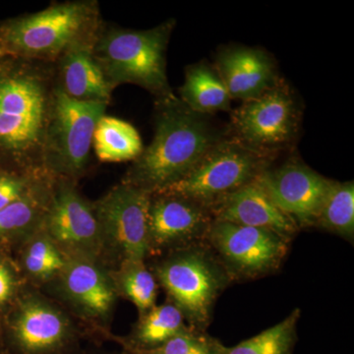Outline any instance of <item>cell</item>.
<instances>
[{
  "instance_id": "9",
  "label": "cell",
  "mask_w": 354,
  "mask_h": 354,
  "mask_svg": "<svg viewBox=\"0 0 354 354\" xmlns=\"http://www.w3.org/2000/svg\"><path fill=\"white\" fill-rule=\"evenodd\" d=\"M80 335L64 310L36 291L21 293L2 334L10 354H77Z\"/></svg>"
},
{
  "instance_id": "24",
  "label": "cell",
  "mask_w": 354,
  "mask_h": 354,
  "mask_svg": "<svg viewBox=\"0 0 354 354\" xmlns=\"http://www.w3.org/2000/svg\"><path fill=\"white\" fill-rule=\"evenodd\" d=\"M22 251V266L32 281L50 283L66 265V255L55 243L43 227L28 236Z\"/></svg>"
},
{
  "instance_id": "1",
  "label": "cell",
  "mask_w": 354,
  "mask_h": 354,
  "mask_svg": "<svg viewBox=\"0 0 354 354\" xmlns=\"http://www.w3.org/2000/svg\"><path fill=\"white\" fill-rule=\"evenodd\" d=\"M55 88V64L10 57L0 62V160L15 171L46 174L44 139Z\"/></svg>"
},
{
  "instance_id": "26",
  "label": "cell",
  "mask_w": 354,
  "mask_h": 354,
  "mask_svg": "<svg viewBox=\"0 0 354 354\" xmlns=\"http://www.w3.org/2000/svg\"><path fill=\"white\" fill-rule=\"evenodd\" d=\"M120 295L138 309L139 316L152 309L158 297V281L145 262L121 263L120 269L113 274Z\"/></svg>"
},
{
  "instance_id": "25",
  "label": "cell",
  "mask_w": 354,
  "mask_h": 354,
  "mask_svg": "<svg viewBox=\"0 0 354 354\" xmlns=\"http://www.w3.org/2000/svg\"><path fill=\"white\" fill-rule=\"evenodd\" d=\"M300 316V309H295L281 322L232 348L225 346L221 354H295Z\"/></svg>"
},
{
  "instance_id": "20",
  "label": "cell",
  "mask_w": 354,
  "mask_h": 354,
  "mask_svg": "<svg viewBox=\"0 0 354 354\" xmlns=\"http://www.w3.org/2000/svg\"><path fill=\"white\" fill-rule=\"evenodd\" d=\"M179 99L193 111L211 114L230 111L232 97L213 64L199 62L186 67Z\"/></svg>"
},
{
  "instance_id": "11",
  "label": "cell",
  "mask_w": 354,
  "mask_h": 354,
  "mask_svg": "<svg viewBox=\"0 0 354 354\" xmlns=\"http://www.w3.org/2000/svg\"><path fill=\"white\" fill-rule=\"evenodd\" d=\"M150 193L120 183L92 203L106 253L121 263L145 262Z\"/></svg>"
},
{
  "instance_id": "6",
  "label": "cell",
  "mask_w": 354,
  "mask_h": 354,
  "mask_svg": "<svg viewBox=\"0 0 354 354\" xmlns=\"http://www.w3.org/2000/svg\"><path fill=\"white\" fill-rule=\"evenodd\" d=\"M104 102H78L60 90L57 83L44 139L43 169L55 179L77 181L91 162L93 136L106 114Z\"/></svg>"
},
{
  "instance_id": "12",
  "label": "cell",
  "mask_w": 354,
  "mask_h": 354,
  "mask_svg": "<svg viewBox=\"0 0 354 354\" xmlns=\"http://www.w3.org/2000/svg\"><path fill=\"white\" fill-rule=\"evenodd\" d=\"M43 230L67 258L102 263L106 253L93 204L80 194L76 181L55 179Z\"/></svg>"
},
{
  "instance_id": "31",
  "label": "cell",
  "mask_w": 354,
  "mask_h": 354,
  "mask_svg": "<svg viewBox=\"0 0 354 354\" xmlns=\"http://www.w3.org/2000/svg\"><path fill=\"white\" fill-rule=\"evenodd\" d=\"M2 59H3V57H2L1 55H0V62H2Z\"/></svg>"
},
{
  "instance_id": "23",
  "label": "cell",
  "mask_w": 354,
  "mask_h": 354,
  "mask_svg": "<svg viewBox=\"0 0 354 354\" xmlns=\"http://www.w3.org/2000/svg\"><path fill=\"white\" fill-rule=\"evenodd\" d=\"M315 227L339 235L342 239L353 243V181H333L329 193L317 216Z\"/></svg>"
},
{
  "instance_id": "29",
  "label": "cell",
  "mask_w": 354,
  "mask_h": 354,
  "mask_svg": "<svg viewBox=\"0 0 354 354\" xmlns=\"http://www.w3.org/2000/svg\"><path fill=\"white\" fill-rule=\"evenodd\" d=\"M20 295L17 272L8 261L0 257V310L13 306Z\"/></svg>"
},
{
  "instance_id": "16",
  "label": "cell",
  "mask_w": 354,
  "mask_h": 354,
  "mask_svg": "<svg viewBox=\"0 0 354 354\" xmlns=\"http://www.w3.org/2000/svg\"><path fill=\"white\" fill-rule=\"evenodd\" d=\"M214 66L232 100L256 99L281 80L274 58L260 48L227 46L218 51Z\"/></svg>"
},
{
  "instance_id": "19",
  "label": "cell",
  "mask_w": 354,
  "mask_h": 354,
  "mask_svg": "<svg viewBox=\"0 0 354 354\" xmlns=\"http://www.w3.org/2000/svg\"><path fill=\"white\" fill-rule=\"evenodd\" d=\"M55 183L53 177H44L24 197L0 209V239H26L43 227Z\"/></svg>"
},
{
  "instance_id": "28",
  "label": "cell",
  "mask_w": 354,
  "mask_h": 354,
  "mask_svg": "<svg viewBox=\"0 0 354 354\" xmlns=\"http://www.w3.org/2000/svg\"><path fill=\"white\" fill-rule=\"evenodd\" d=\"M46 174H26V172L8 171L0 174V209L30 192L44 178Z\"/></svg>"
},
{
  "instance_id": "15",
  "label": "cell",
  "mask_w": 354,
  "mask_h": 354,
  "mask_svg": "<svg viewBox=\"0 0 354 354\" xmlns=\"http://www.w3.org/2000/svg\"><path fill=\"white\" fill-rule=\"evenodd\" d=\"M213 221L209 209L199 203L172 193H153L149 205L150 255L205 241Z\"/></svg>"
},
{
  "instance_id": "30",
  "label": "cell",
  "mask_w": 354,
  "mask_h": 354,
  "mask_svg": "<svg viewBox=\"0 0 354 354\" xmlns=\"http://www.w3.org/2000/svg\"><path fill=\"white\" fill-rule=\"evenodd\" d=\"M0 354H10L6 348V344H4L1 333H0Z\"/></svg>"
},
{
  "instance_id": "2",
  "label": "cell",
  "mask_w": 354,
  "mask_h": 354,
  "mask_svg": "<svg viewBox=\"0 0 354 354\" xmlns=\"http://www.w3.org/2000/svg\"><path fill=\"white\" fill-rule=\"evenodd\" d=\"M153 137L128 167L121 183L160 192L188 176L204 156L227 136L211 115L195 113L172 95L155 100Z\"/></svg>"
},
{
  "instance_id": "7",
  "label": "cell",
  "mask_w": 354,
  "mask_h": 354,
  "mask_svg": "<svg viewBox=\"0 0 354 354\" xmlns=\"http://www.w3.org/2000/svg\"><path fill=\"white\" fill-rule=\"evenodd\" d=\"M302 111L295 92L281 79L256 99L232 111L228 135L254 152L276 158L295 145Z\"/></svg>"
},
{
  "instance_id": "21",
  "label": "cell",
  "mask_w": 354,
  "mask_h": 354,
  "mask_svg": "<svg viewBox=\"0 0 354 354\" xmlns=\"http://www.w3.org/2000/svg\"><path fill=\"white\" fill-rule=\"evenodd\" d=\"M190 329L180 310L171 302L155 305L139 316L127 337H116L123 351H148L162 346L172 337Z\"/></svg>"
},
{
  "instance_id": "32",
  "label": "cell",
  "mask_w": 354,
  "mask_h": 354,
  "mask_svg": "<svg viewBox=\"0 0 354 354\" xmlns=\"http://www.w3.org/2000/svg\"><path fill=\"white\" fill-rule=\"evenodd\" d=\"M122 354H127V353H124V351H123V353H122Z\"/></svg>"
},
{
  "instance_id": "10",
  "label": "cell",
  "mask_w": 354,
  "mask_h": 354,
  "mask_svg": "<svg viewBox=\"0 0 354 354\" xmlns=\"http://www.w3.org/2000/svg\"><path fill=\"white\" fill-rule=\"evenodd\" d=\"M205 241L232 281H251L278 271L290 243L271 230L215 220Z\"/></svg>"
},
{
  "instance_id": "14",
  "label": "cell",
  "mask_w": 354,
  "mask_h": 354,
  "mask_svg": "<svg viewBox=\"0 0 354 354\" xmlns=\"http://www.w3.org/2000/svg\"><path fill=\"white\" fill-rule=\"evenodd\" d=\"M255 181L276 206L304 230L315 227L334 180L321 176L299 158H291L279 167L270 165Z\"/></svg>"
},
{
  "instance_id": "8",
  "label": "cell",
  "mask_w": 354,
  "mask_h": 354,
  "mask_svg": "<svg viewBox=\"0 0 354 354\" xmlns=\"http://www.w3.org/2000/svg\"><path fill=\"white\" fill-rule=\"evenodd\" d=\"M274 160L254 152L227 134L183 180L160 192L180 195L209 209L221 197L253 183Z\"/></svg>"
},
{
  "instance_id": "5",
  "label": "cell",
  "mask_w": 354,
  "mask_h": 354,
  "mask_svg": "<svg viewBox=\"0 0 354 354\" xmlns=\"http://www.w3.org/2000/svg\"><path fill=\"white\" fill-rule=\"evenodd\" d=\"M153 274L187 325L200 332H206L216 299L232 283L206 241L167 253Z\"/></svg>"
},
{
  "instance_id": "17",
  "label": "cell",
  "mask_w": 354,
  "mask_h": 354,
  "mask_svg": "<svg viewBox=\"0 0 354 354\" xmlns=\"http://www.w3.org/2000/svg\"><path fill=\"white\" fill-rule=\"evenodd\" d=\"M209 209L215 221L264 228L290 241L300 230L297 223L276 206L255 180L221 197Z\"/></svg>"
},
{
  "instance_id": "3",
  "label": "cell",
  "mask_w": 354,
  "mask_h": 354,
  "mask_svg": "<svg viewBox=\"0 0 354 354\" xmlns=\"http://www.w3.org/2000/svg\"><path fill=\"white\" fill-rule=\"evenodd\" d=\"M104 25L97 0L55 2L0 26V55L55 64L72 48L94 44Z\"/></svg>"
},
{
  "instance_id": "22",
  "label": "cell",
  "mask_w": 354,
  "mask_h": 354,
  "mask_svg": "<svg viewBox=\"0 0 354 354\" xmlns=\"http://www.w3.org/2000/svg\"><path fill=\"white\" fill-rule=\"evenodd\" d=\"M93 149L102 162H123L136 160L144 146L131 123L104 114L95 127Z\"/></svg>"
},
{
  "instance_id": "13",
  "label": "cell",
  "mask_w": 354,
  "mask_h": 354,
  "mask_svg": "<svg viewBox=\"0 0 354 354\" xmlns=\"http://www.w3.org/2000/svg\"><path fill=\"white\" fill-rule=\"evenodd\" d=\"M60 301L86 323L104 330L113 318L120 297L113 274L102 263L68 258L53 281Z\"/></svg>"
},
{
  "instance_id": "18",
  "label": "cell",
  "mask_w": 354,
  "mask_h": 354,
  "mask_svg": "<svg viewBox=\"0 0 354 354\" xmlns=\"http://www.w3.org/2000/svg\"><path fill=\"white\" fill-rule=\"evenodd\" d=\"M93 46L72 48L55 62L57 86L75 101L109 104L114 90L95 62Z\"/></svg>"
},
{
  "instance_id": "27",
  "label": "cell",
  "mask_w": 354,
  "mask_h": 354,
  "mask_svg": "<svg viewBox=\"0 0 354 354\" xmlns=\"http://www.w3.org/2000/svg\"><path fill=\"white\" fill-rule=\"evenodd\" d=\"M225 348V344L207 332L190 328L158 348L148 351H123L127 354H221Z\"/></svg>"
},
{
  "instance_id": "4",
  "label": "cell",
  "mask_w": 354,
  "mask_h": 354,
  "mask_svg": "<svg viewBox=\"0 0 354 354\" xmlns=\"http://www.w3.org/2000/svg\"><path fill=\"white\" fill-rule=\"evenodd\" d=\"M176 21L148 30L104 23L93 46V57L113 90L123 84L145 88L155 100L174 95L167 74V50Z\"/></svg>"
}]
</instances>
